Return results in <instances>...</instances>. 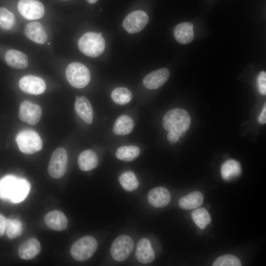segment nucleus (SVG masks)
I'll return each mask as SVG.
<instances>
[{
	"label": "nucleus",
	"mask_w": 266,
	"mask_h": 266,
	"mask_svg": "<svg viewBox=\"0 0 266 266\" xmlns=\"http://www.w3.org/2000/svg\"><path fill=\"white\" fill-rule=\"evenodd\" d=\"M25 33L27 37L39 44H44L48 39L44 28L39 22H33L28 24L25 27Z\"/></svg>",
	"instance_id": "a211bd4d"
},
{
	"label": "nucleus",
	"mask_w": 266,
	"mask_h": 266,
	"mask_svg": "<svg viewBox=\"0 0 266 266\" xmlns=\"http://www.w3.org/2000/svg\"><path fill=\"white\" fill-rule=\"evenodd\" d=\"M18 115L22 121L34 125L40 120L42 110L38 105L25 100L20 104Z\"/></svg>",
	"instance_id": "9b49d317"
},
{
	"label": "nucleus",
	"mask_w": 266,
	"mask_h": 266,
	"mask_svg": "<svg viewBox=\"0 0 266 266\" xmlns=\"http://www.w3.org/2000/svg\"><path fill=\"white\" fill-rule=\"evenodd\" d=\"M30 183L24 178L13 175H6L0 179V199L12 203L24 200L30 190Z\"/></svg>",
	"instance_id": "f257e3e1"
},
{
	"label": "nucleus",
	"mask_w": 266,
	"mask_h": 266,
	"mask_svg": "<svg viewBox=\"0 0 266 266\" xmlns=\"http://www.w3.org/2000/svg\"><path fill=\"white\" fill-rule=\"evenodd\" d=\"M258 85L260 93L263 95L266 94V73L261 71L258 77Z\"/></svg>",
	"instance_id": "473e14b6"
},
{
	"label": "nucleus",
	"mask_w": 266,
	"mask_h": 266,
	"mask_svg": "<svg viewBox=\"0 0 266 266\" xmlns=\"http://www.w3.org/2000/svg\"><path fill=\"white\" fill-rule=\"evenodd\" d=\"M177 42L182 44L191 42L194 37V26L190 22H182L177 25L173 31Z\"/></svg>",
	"instance_id": "6ab92c4d"
},
{
	"label": "nucleus",
	"mask_w": 266,
	"mask_h": 266,
	"mask_svg": "<svg viewBox=\"0 0 266 266\" xmlns=\"http://www.w3.org/2000/svg\"><path fill=\"white\" fill-rule=\"evenodd\" d=\"M16 141L19 150L24 154H32L40 151L42 148V140L34 131L24 130L16 136Z\"/></svg>",
	"instance_id": "423d86ee"
},
{
	"label": "nucleus",
	"mask_w": 266,
	"mask_h": 266,
	"mask_svg": "<svg viewBox=\"0 0 266 266\" xmlns=\"http://www.w3.org/2000/svg\"><path fill=\"white\" fill-rule=\"evenodd\" d=\"M221 176L227 181L232 180L239 176L241 173L239 163L234 160L230 159L226 161L221 168Z\"/></svg>",
	"instance_id": "393cba45"
},
{
	"label": "nucleus",
	"mask_w": 266,
	"mask_h": 266,
	"mask_svg": "<svg viewBox=\"0 0 266 266\" xmlns=\"http://www.w3.org/2000/svg\"><path fill=\"white\" fill-rule=\"evenodd\" d=\"M17 8L21 15L28 20L40 19L45 13L44 6L38 0H20Z\"/></svg>",
	"instance_id": "1a4fd4ad"
},
{
	"label": "nucleus",
	"mask_w": 266,
	"mask_h": 266,
	"mask_svg": "<svg viewBox=\"0 0 266 266\" xmlns=\"http://www.w3.org/2000/svg\"><path fill=\"white\" fill-rule=\"evenodd\" d=\"M6 64L11 67L23 69L28 66V58L23 52L15 49L8 50L5 54Z\"/></svg>",
	"instance_id": "412c9836"
},
{
	"label": "nucleus",
	"mask_w": 266,
	"mask_h": 266,
	"mask_svg": "<svg viewBox=\"0 0 266 266\" xmlns=\"http://www.w3.org/2000/svg\"><path fill=\"white\" fill-rule=\"evenodd\" d=\"M258 122L262 124H265L266 123V103L264 104L262 112L258 118Z\"/></svg>",
	"instance_id": "c9c22d12"
},
{
	"label": "nucleus",
	"mask_w": 266,
	"mask_h": 266,
	"mask_svg": "<svg viewBox=\"0 0 266 266\" xmlns=\"http://www.w3.org/2000/svg\"><path fill=\"white\" fill-rule=\"evenodd\" d=\"M5 232L7 236L10 239L20 236L23 232L21 222L16 219H6Z\"/></svg>",
	"instance_id": "c756f323"
},
{
	"label": "nucleus",
	"mask_w": 266,
	"mask_h": 266,
	"mask_svg": "<svg viewBox=\"0 0 266 266\" xmlns=\"http://www.w3.org/2000/svg\"><path fill=\"white\" fill-rule=\"evenodd\" d=\"M133 128V119L128 115H122L116 120L113 127V132L116 135H125L130 133Z\"/></svg>",
	"instance_id": "5701e85b"
},
{
	"label": "nucleus",
	"mask_w": 266,
	"mask_h": 266,
	"mask_svg": "<svg viewBox=\"0 0 266 266\" xmlns=\"http://www.w3.org/2000/svg\"><path fill=\"white\" fill-rule=\"evenodd\" d=\"M171 196L167 189L157 187L151 189L148 194L149 203L156 208L164 207L170 202Z\"/></svg>",
	"instance_id": "4468645a"
},
{
	"label": "nucleus",
	"mask_w": 266,
	"mask_h": 266,
	"mask_svg": "<svg viewBox=\"0 0 266 266\" xmlns=\"http://www.w3.org/2000/svg\"><path fill=\"white\" fill-rule=\"evenodd\" d=\"M68 162L67 154L63 148H57L52 153L48 166V172L53 178L59 179L65 174Z\"/></svg>",
	"instance_id": "0eeeda50"
},
{
	"label": "nucleus",
	"mask_w": 266,
	"mask_h": 266,
	"mask_svg": "<svg viewBox=\"0 0 266 266\" xmlns=\"http://www.w3.org/2000/svg\"><path fill=\"white\" fill-rule=\"evenodd\" d=\"M135 255L138 261L142 264H149L154 261L155 257V253L147 238H143L138 241Z\"/></svg>",
	"instance_id": "2eb2a0df"
},
{
	"label": "nucleus",
	"mask_w": 266,
	"mask_h": 266,
	"mask_svg": "<svg viewBox=\"0 0 266 266\" xmlns=\"http://www.w3.org/2000/svg\"></svg>",
	"instance_id": "4c0bfd02"
},
{
	"label": "nucleus",
	"mask_w": 266,
	"mask_h": 266,
	"mask_svg": "<svg viewBox=\"0 0 266 266\" xmlns=\"http://www.w3.org/2000/svg\"><path fill=\"white\" fill-rule=\"evenodd\" d=\"M196 225L201 229H204L211 222V217L207 210L204 208L195 210L191 214Z\"/></svg>",
	"instance_id": "c85d7f7f"
},
{
	"label": "nucleus",
	"mask_w": 266,
	"mask_h": 266,
	"mask_svg": "<svg viewBox=\"0 0 266 266\" xmlns=\"http://www.w3.org/2000/svg\"><path fill=\"white\" fill-rule=\"evenodd\" d=\"M6 219L0 214V236L3 235L5 232Z\"/></svg>",
	"instance_id": "f704fd0d"
},
{
	"label": "nucleus",
	"mask_w": 266,
	"mask_h": 266,
	"mask_svg": "<svg viewBox=\"0 0 266 266\" xmlns=\"http://www.w3.org/2000/svg\"><path fill=\"white\" fill-rule=\"evenodd\" d=\"M134 247L133 239L129 235H122L117 237L111 246L110 253L116 261L121 262L128 258Z\"/></svg>",
	"instance_id": "6e6552de"
},
{
	"label": "nucleus",
	"mask_w": 266,
	"mask_h": 266,
	"mask_svg": "<svg viewBox=\"0 0 266 266\" xmlns=\"http://www.w3.org/2000/svg\"><path fill=\"white\" fill-rule=\"evenodd\" d=\"M13 14L4 7H0V26L4 30L11 29L15 24Z\"/></svg>",
	"instance_id": "7c9ffc66"
},
{
	"label": "nucleus",
	"mask_w": 266,
	"mask_h": 266,
	"mask_svg": "<svg viewBox=\"0 0 266 266\" xmlns=\"http://www.w3.org/2000/svg\"><path fill=\"white\" fill-rule=\"evenodd\" d=\"M149 21L146 13L141 10H135L129 14L124 19L123 26L130 33H135L142 31Z\"/></svg>",
	"instance_id": "9d476101"
},
{
	"label": "nucleus",
	"mask_w": 266,
	"mask_h": 266,
	"mask_svg": "<svg viewBox=\"0 0 266 266\" xmlns=\"http://www.w3.org/2000/svg\"><path fill=\"white\" fill-rule=\"evenodd\" d=\"M203 195L201 192L195 191L181 198L178 204L183 209H193L200 206L203 202Z\"/></svg>",
	"instance_id": "b1692460"
},
{
	"label": "nucleus",
	"mask_w": 266,
	"mask_h": 266,
	"mask_svg": "<svg viewBox=\"0 0 266 266\" xmlns=\"http://www.w3.org/2000/svg\"><path fill=\"white\" fill-rule=\"evenodd\" d=\"M66 75L69 84L78 89L85 87L91 79L89 69L84 65L79 62L70 64L66 67Z\"/></svg>",
	"instance_id": "39448f33"
},
{
	"label": "nucleus",
	"mask_w": 266,
	"mask_h": 266,
	"mask_svg": "<svg viewBox=\"0 0 266 266\" xmlns=\"http://www.w3.org/2000/svg\"><path fill=\"white\" fill-rule=\"evenodd\" d=\"M119 181L122 187L129 192L136 190L139 186L136 176L132 171H126L122 173L119 177Z\"/></svg>",
	"instance_id": "bb28decb"
},
{
	"label": "nucleus",
	"mask_w": 266,
	"mask_h": 266,
	"mask_svg": "<svg viewBox=\"0 0 266 266\" xmlns=\"http://www.w3.org/2000/svg\"><path fill=\"white\" fill-rule=\"evenodd\" d=\"M98 156L94 151L87 149L82 152L78 157L77 164L82 171H89L98 165Z\"/></svg>",
	"instance_id": "4be33fe9"
},
{
	"label": "nucleus",
	"mask_w": 266,
	"mask_h": 266,
	"mask_svg": "<svg viewBox=\"0 0 266 266\" xmlns=\"http://www.w3.org/2000/svg\"><path fill=\"white\" fill-rule=\"evenodd\" d=\"M180 137L179 135L172 132H168L167 134V139L171 144L177 142Z\"/></svg>",
	"instance_id": "72a5a7b5"
},
{
	"label": "nucleus",
	"mask_w": 266,
	"mask_h": 266,
	"mask_svg": "<svg viewBox=\"0 0 266 266\" xmlns=\"http://www.w3.org/2000/svg\"><path fill=\"white\" fill-rule=\"evenodd\" d=\"M77 115L87 124L92 123L93 118V109L89 100L84 96L76 97L74 103Z\"/></svg>",
	"instance_id": "aec40b11"
},
{
	"label": "nucleus",
	"mask_w": 266,
	"mask_h": 266,
	"mask_svg": "<svg viewBox=\"0 0 266 266\" xmlns=\"http://www.w3.org/2000/svg\"><path fill=\"white\" fill-rule=\"evenodd\" d=\"M111 97L114 102L119 105L128 103L132 99V94L127 88L117 87L111 92Z\"/></svg>",
	"instance_id": "cd10ccee"
},
{
	"label": "nucleus",
	"mask_w": 266,
	"mask_h": 266,
	"mask_svg": "<svg viewBox=\"0 0 266 266\" xmlns=\"http://www.w3.org/2000/svg\"><path fill=\"white\" fill-rule=\"evenodd\" d=\"M87 1L90 4L95 3L98 0H87Z\"/></svg>",
	"instance_id": "e433bc0d"
},
{
	"label": "nucleus",
	"mask_w": 266,
	"mask_h": 266,
	"mask_svg": "<svg viewBox=\"0 0 266 266\" xmlns=\"http://www.w3.org/2000/svg\"><path fill=\"white\" fill-rule=\"evenodd\" d=\"M169 76V71L167 68H160L146 75L143 78V84L148 89H156L163 85Z\"/></svg>",
	"instance_id": "ddd939ff"
},
{
	"label": "nucleus",
	"mask_w": 266,
	"mask_h": 266,
	"mask_svg": "<svg viewBox=\"0 0 266 266\" xmlns=\"http://www.w3.org/2000/svg\"><path fill=\"white\" fill-rule=\"evenodd\" d=\"M140 152V149L136 146H122L117 149L115 155L119 160L131 162L134 160L139 156Z\"/></svg>",
	"instance_id": "a878e982"
},
{
	"label": "nucleus",
	"mask_w": 266,
	"mask_h": 266,
	"mask_svg": "<svg viewBox=\"0 0 266 266\" xmlns=\"http://www.w3.org/2000/svg\"><path fill=\"white\" fill-rule=\"evenodd\" d=\"M19 86L23 92L34 95L42 94L46 89L44 81L41 78L32 75L22 77L19 80Z\"/></svg>",
	"instance_id": "f8f14e48"
},
{
	"label": "nucleus",
	"mask_w": 266,
	"mask_h": 266,
	"mask_svg": "<svg viewBox=\"0 0 266 266\" xmlns=\"http://www.w3.org/2000/svg\"><path fill=\"white\" fill-rule=\"evenodd\" d=\"M41 251V245L39 241L35 238H30L23 242L19 247L18 255L25 260L35 257Z\"/></svg>",
	"instance_id": "f3484780"
},
{
	"label": "nucleus",
	"mask_w": 266,
	"mask_h": 266,
	"mask_svg": "<svg viewBox=\"0 0 266 266\" xmlns=\"http://www.w3.org/2000/svg\"><path fill=\"white\" fill-rule=\"evenodd\" d=\"M212 265L213 266H241V263L236 257L228 254L218 257Z\"/></svg>",
	"instance_id": "2f4dec72"
},
{
	"label": "nucleus",
	"mask_w": 266,
	"mask_h": 266,
	"mask_svg": "<svg viewBox=\"0 0 266 266\" xmlns=\"http://www.w3.org/2000/svg\"><path fill=\"white\" fill-rule=\"evenodd\" d=\"M98 248V242L93 236H84L73 243L70 253L72 257L78 261L90 259Z\"/></svg>",
	"instance_id": "20e7f679"
},
{
	"label": "nucleus",
	"mask_w": 266,
	"mask_h": 266,
	"mask_svg": "<svg viewBox=\"0 0 266 266\" xmlns=\"http://www.w3.org/2000/svg\"><path fill=\"white\" fill-rule=\"evenodd\" d=\"M191 122V117L185 110L174 108L165 114L162 124L168 132H172L182 136L189 129Z\"/></svg>",
	"instance_id": "f03ea898"
},
{
	"label": "nucleus",
	"mask_w": 266,
	"mask_h": 266,
	"mask_svg": "<svg viewBox=\"0 0 266 266\" xmlns=\"http://www.w3.org/2000/svg\"><path fill=\"white\" fill-rule=\"evenodd\" d=\"M79 50L84 55L97 57L101 55L105 47V41L101 33L89 32L85 33L78 42Z\"/></svg>",
	"instance_id": "7ed1b4c3"
},
{
	"label": "nucleus",
	"mask_w": 266,
	"mask_h": 266,
	"mask_svg": "<svg viewBox=\"0 0 266 266\" xmlns=\"http://www.w3.org/2000/svg\"><path fill=\"white\" fill-rule=\"evenodd\" d=\"M45 223L51 229L56 231L65 230L68 225V220L63 212L54 210L47 213L44 217Z\"/></svg>",
	"instance_id": "dca6fc26"
}]
</instances>
